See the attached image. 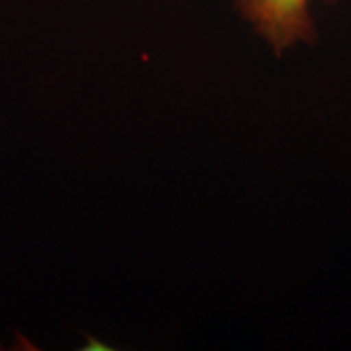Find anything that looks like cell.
I'll return each mask as SVG.
<instances>
[{"mask_svg":"<svg viewBox=\"0 0 351 351\" xmlns=\"http://www.w3.org/2000/svg\"><path fill=\"white\" fill-rule=\"evenodd\" d=\"M246 20L276 51L308 43L314 36L313 0H237Z\"/></svg>","mask_w":351,"mask_h":351,"instance_id":"obj_1","label":"cell"}]
</instances>
